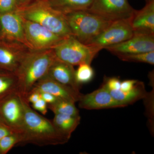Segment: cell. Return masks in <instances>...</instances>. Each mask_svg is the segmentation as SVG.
Returning a JSON list of instances; mask_svg holds the SVG:
<instances>
[{"label": "cell", "instance_id": "6da1fadb", "mask_svg": "<svg viewBox=\"0 0 154 154\" xmlns=\"http://www.w3.org/2000/svg\"><path fill=\"white\" fill-rule=\"evenodd\" d=\"M25 116L21 143L44 146L66 143L69 140L57 131L52 121L38 114L22 97Z\"/></svg>", "mask_w": 154, "mask_h": 154}, {"label": "cell", "instance_id": "7a4b0ae2", "mask_svg": "<svg viewBox=\"0 0 154 154\" xmlns=\"http://www.w3.org/2000/svg\"><path fill=\"white\" fill-rule=\"evenodd\" d=\"M56 58L53 48L30 49L14 72L18 82L17 92L26 98L34 85L47 75Z\"/></svg>", "mask_w": 154, "mask_h": 154}, {"label": "cell", "instance_id": "3957f363", "mask_svg": "<svg viewBox=\"0 0 154 154\" xmlns=\"http://www.w3.org/2000/svg\"><path fill=\"white\" fill-rule=\"evenodd\" d=\"M17 11L24 19L38 23L61 37L72 35L65 15L52 8L46 0H35Z\"/></svg>", "mask_w": 154, "mask_h": 154}, {"label": "cell", "instance_id": "277c9868", "mask_svg": "<svg viewBox=\"0 0 154 154\" xmlns=\"http://www.w3.org/2000/svg\"><path fill=\"white\" fill-rule=\"evenodd\" d=\"M73 36L82 43L88 45L113 22L88 11H80L65 15Z\"/></svg>", "mask_w": 154, "mask_h": 154}, {"label": "cell", "instance_id": "5b68a950", "mask_svg": "<svg viewBox=\"0 0 154 154\" xmlns=\"http://www.w3.org/2000/svg\"><path fill=\"white\" fill-rule=\"evenodd\" d=\"M58 59L73 66L91 64L100 50L82 43L72 35L63 39L53 48Z\"/></svg>", "mask_w": 154, "mask_h": 154}, {"label": "cell", "instance_id": "8992f818", "mask_svg": "<svg viewBox=\"0 0 154 154\" xmlns=\"http://www.w3.org/2000/svg\"><path fill=\"white\" fill-rule=\"evenodd\" d=\"M24 116L22 96L18 92L0 99V122L13 132L22 133Z\"/></svg>", "mask_w": 154, "mask_h": 154}, {"label": "cell", "instance_id": "52a82bcc", "mask_svg": "<svg viewBox=\"0 0 154 154\" xmlns=\"http://www.w3.org/2000/svg\"><path fill=\"white\" fill-rule=\"evenodd\" d=\"M23 24L25 39L30 49L41 50L53 48L65 38L50 31L38 23L24 18Z\"/></svg>", "mask_w": 154, "mask_h": 154}, {"label": "cell", "instance_id": "ba28073f", "mask_svg": "<svg viewBox=\"0 0 154 154\" xmlns=\"http://www.w3.org/2000/svg\"><path fill=\"white\" fill-rule=\"evenodd\" d=\"M130 19H120L112 22L88 45L101 50L131 38L134 32L131 24Z\"/></svg>", "mask_w": 154, "mask_h": 154}, {"label": "cell", "instance_id": "9c48e42d", "mask_svg": "<svg viewBox=\"0 0 154 154\" xmlns=\"http://www.w3.org/2000/svg\"><path fill=\"white\" fill-rule=\"evenodd\" d=\"M88 12L114 22L131 18L135 10L128 0H93Z\"/></svg>", "mask_w": 154, "mask_h": 154}, {"label": "cell", "instance_id": "30bf717a", "mask_svg": "<svg viewBox=\"0 0 154 154\" xmlns=\"http://www.w3.org/2000/svg\"><path fill=\"white\" fill-rule=\"evenodd\" d=\"M116 56L154 51V35L134 33L131 38L119 44L105 48Z\"/></svg>", "mask_w": 154, "mask_h": 154}, {"label": "cell", "instance_id": "8fae6325", "mask_svg": "<svg viewBox=\"0 0 154 154\" xmlns=\"http://www.w3.org/2000/svg\"><path fill=\"white\" fill-rule=\"evenodd\" d=\"M0 40L18 42L28 47L25 39L23 18L17 11L0 14Z\"/></svg>", "mask_w": 154, "mask_h": 154}, {"label": "cell", "instance_id": "7c38bea8", "mask_svg": "<svg viewBox=\"0 0 154 154\" xmlns=\"http://www.w3.org/2000/svg\"><path fill=\"white\" fill-rule=\"evenodd\" d=\"M30 49L21 43L0 40V69L15 72Z\"/></svg>", "mask_w": 154, "mask_h": 154}, {"label": "cell", "instance_id": "4fadbf2b", "mask_svg": "<svg viewBox=\"0 0 154 154\" xmlns=\"http://www.w3.org/2000/svg\"><path fill=\"white\" fill-rule=\"evenodd\" d=\"M79 107L87 110L123 107L126 105L116 100L104 84L101 88L90 94L82 95Z\"/></svg>", "mask_w": 154, "mask_h": 154}, {"label": "cell", "instance_id": "5bb4252c", "mask_svg": "<svg viewBox=\"0 0 154 154\" xmlns=\"http://www.w3.org/2000/svg\"><path fill=\"white\" fill-rule=\"evenodd\" d=\"M32 89L39 92H46L52 94L58 99L75 103L79 101L82 95L79 91L58 82L47 75L38 80Z\"/></svg>", "mask_w": 154, "mask_h": 154}, {"label": "cell", "instance_id": "9a60e30c", "mask_svg": "<svg viewBox=\"0 0 154 154\" xmlns=\"http://www.w3.org/2000/svg\"><path fill=\"white\" fill-rule=\"evenodd\" d=\"M146 2L143 8L135 11L131 18V24L134 33L154 35V0Z\"/></svg>", "mask_w": 154, "mask_h": 154}, {"label": "cell", "instance_id": "2e32d148", "mask_svg": "<svg viewBox=\"0 0 154 154\" xmlns=\"http://www.w3.org/2000/svg\"><path fill=\"white\" fill-rule=\"evenodd\" d=\"M74 66L56 58L48 70L47 75L60 83L79 91V87L75 79Z\"/></svg>", "mask_w": 154, "mask_h": 154}, {"label": "cell", "instance_id": "e0dca14e", "mask_svg": "<svg viewBox=\"0 0 154 154\" xmlns=\"http://www.w3.org/2000/svg\"><path fill=\"white\" fill-rule=\"evenodd\" d=\"M111 96L116 101L128 106L147 96L143 83L138 82L132 90L123 91L121 90H109Z\"/></svg>", "mask_w": 154, "mask_h": 154}, {"label": "cell", "instance_id": "ac0fdd59", "mask_svg": "<svg viewBox=\"0 0 154 154\" xmlns=\"http://www.w3.org/2000/svg\"><path fill=\"white\" fill-rule=\"evenodd\" d=\"M52 122L60 133L69 140L81 121V117L63 114H54Z\"/></svg>", "mask_w": 154, "mask_h": 154}, {"label": "cell", "instance_id": "d6986e66", "mask_svg": "<svg viewBox=\"0 0 154 154\" xmlns=\"http://www.w3.org/2000/svg\"><path fill=\"white\" fill-rule=\"evenodd\" d=\"M54 9L64 15L90 8L93 0H46Z\"/></svg>", "mask_w": 154, "mask_h": 154}, {"label": "cell", "instance_id": "ffe728a7", "mask_svg": "<svg viewBox=\"0 0 154 154\" xmlns=\"http://www.w3.org/2000/svg\"><path fill=\"white\" fill-rule=\"evenodd\" d=\"M18 82L14 72L0 69V99L17 92Z\"/></svg>", "mask_w": 154, "mask_h": 154}, {"label": "cell", "instance_id": "44dd1931", "mask_svg": "<svg viewBox=\"0 0 154 154\" xmlns=\"http://www.w3.org/2000/svg\"><path fill=\"white\" fill-rule=\"evenodd\" d=\"M48 108L54 114H63L72 116H79V110L74 102L58 99L54 103L48 104Z\"/></svg>", "mask_w": 154, "mask_h": 154}, {"label": "cell", "instance_id": "7402d4cb", "mask_svg": "<svg viewBox=\"0 0 154 154\" xmlns=\"http://www.w3.org/2000/svg\"><path fill=\"white\" fill-rule=\"evenodd\" d=\"M94 76V69L89 64H81L75 71V79L79 86L91 82Z\"/></svg>", "mask_w": 154, "mask_h": 154}, {"label": "cell", "instance_id": "603a6c76", "mask_svg": "<svg viewBox=\"0 0 154 154\" xmlns=\"http://www.w3.org/2000/svg\"><path fill=\"white\" fill-rule=\"evenodd\" d=\"M116 56L124 61L144 63L151 65L154 64V51L135 54H122Z\"/></svg>", "mask_w": 154, "mask_h": 154}, {"label": "cell", "instance_id": "cb8c5ba5", "mask_svg": "<svg viewBox=\"0 0 154 154\" xmlns=\"http://www.w3.org/2000/svg\"><path fill=\"white\" fill-rule=\"evenodd\" d=\"M22 137L21 134L14 133L8 135L0 140V154H6L13 147L21 143Z\"/></svg>", "mask_w": 154, "mask_h": 154}, {"label": "cell", "instance_id": "d4e9b609", "mask_svg": "<svg viewBox=\"0 0 154 154\" xmlns=\"http://www.w3.org/2000/svg\"><path fill=\"white\" fill-rule=\"evenodd\" d=\"M19 6L18 0H1L0 14L17 11Z\"/></svg>", "mask_w": 154, "mask_h": 154}, {"label": "cell", "instance_id": "484cf974", "mask_svg": "<svg viewBox=\"0 0 154 154\" xmlns=\"http://www.w3.org/2000/svg\"><path fill=\"white\" fill-rule=\"evenodd\" d=\"M121 81L116 77L107 78L104 83L107 89L109 90H119L121 85Z\"/></svg>", "mask_w": 154, "mask_h": 154}, {"label": "cell", "instance_id": "4316f807", "mask_svg": "<svg viewBox=\"0 0 154 154\" xmlns=\"http://www.w3.org/2000/svg\"><path fill=\"white\" fill-rule=\"evenodd\" d=\"M32 107L34 110L39 111L43 115H45L47 113L48 104L42 98L32 104Z\"/></svg>", "mask_w": 154, "mask_h": 154}, {"label": "cell", "instance_id": "83f0119b", "mask_svg": "<svg viewBox=\"0 0 154 154\" xmlns=\"http://www.w3.org/2000/svg\"><path fill=\"white\" fill-rule=\"evenodd\" d=\"M138 82L135 80H125L121 82L120 90L123 91H131L135 87Z\"/></svg>", "mask_w": 154, "mask_h": 154}, {"label": "cell", "instance_id": "f1b7e54d", "mask_svg": "<svg viewBox=\"0 0 154 154\" xmlns=\"http://www.w3.org/2000/svg\"><path fill=\"white\" fill-rule=\"evenodd\" d=\"M40 93L39 91L35 89H32L26 96L25 99L29 103H33L36 102L41 99Z\"/></svg>", "mask_w": 154, "mask_h": 154}, {"label": "cell", "instance_id": "f546056e", "mask_svg": "<svg viewBox=\"0 0 154 154\" xmlns=\"http://www.w3.org/2000/svg\"><path fill=\"white\" fill-rule=\"evenodd\" d=\"M39 93L42 99H43L48 105L54 103L59 99L52 94L46 92H39Z\"/></svg>", "mask_w": 154, "mask_h": 154}, {"label": "cell", "instance_id": "4dcf8cb0", "mask_svg": "<svg viewBox=\"0 0 154 154\" xmlns=\"http://www.w3.org/2000/svg\"><path fill=\"white\" fill-rule=\"evenodd\" d=\"M11 129L4 125L0 124V140L8 135L14 133Z\"/></svg>", "mask_w": 154, "mask_h": 154}, {"label": "cell", "instance_id": "1f68e13d", "mask_svg": "<svg viewBox=\"0 0 154 154\" xmlns=\"http://www.w3.org/2000/svg\"><path fill=\"white\" fill-rule=\"evenodd\" d=\"M35 0H18L19 8L28 5L30 3L33 2Z\"/></svg>", "mask_w": 154, "mask_h": 154}, {"label": "cell", "instance_id": "d6a6232c", "mask_svg": "<svg viewBox=\"0 0 154 154\" xmlns=\"http://www.w3.org/2000/svg\"><path fill=\"white\" fill-rule=\"evenodd\" d=\"M0 124H2V123H1V122H0Z\"/></svg>", "mask_w": 154, "mask_h": 154}, {"label": "cell", "instance_id": "836d02e7", "mask_svg": "<svg viewBox=\"0 0 154 154\" xmlns=\"http://www.w3.org/2000/svg\"><path fill=\"white\" fill-rule=\"evenodd\" d=\"M0 1H1V0H0Z\"/></svg>", "mask_w": 154, "mask_h": 154}]
</instances>
